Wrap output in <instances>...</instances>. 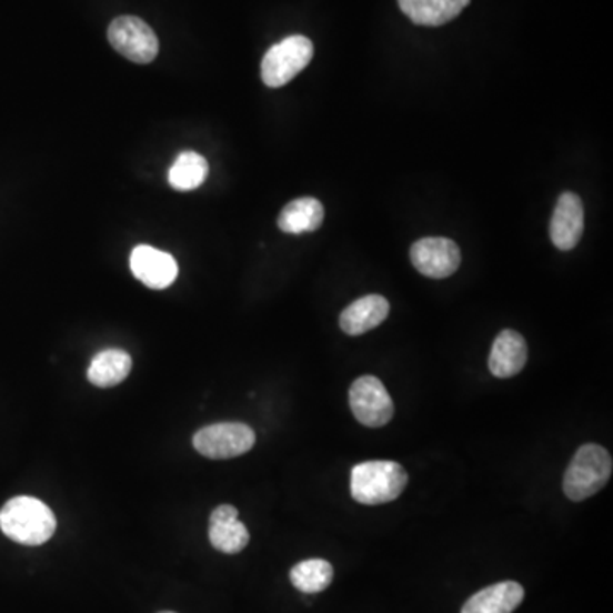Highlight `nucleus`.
I'll list each match as a JSON object with an SVG mask.
<instances>
[{
  "mask_svg": "<svg viewBox=\"0 0 613 613\" xmlns=\"http://www.w3.org/2000/svg\"><path fill=\"white\" fill-rule=\"evenodd\" d=\"M0 530L18 544L41 545L56 533L57 519L43 501L18 496L0 510Z\"/></svg>",
  "mask_w": 613,
  "mask_h": 613,
  "instance_id": "nucleus-1",
  "label": "nucleus"
},
{
  "mask_svg": "<svg viewBox=\"0 0 613 613\" xmlns=\"http://www.w3.org/2000/svg\"><path fill=\"white\" fill-rule=\"evenodd\" d=\"M408 482V472L398 462L370 460L351 471V496L366 506L391 503L404 493Z\"/></svg>",
  "mask_w": 613,
  "mask_h": 613,
  "instance_id": "nucleus-2",
  "label": "nucleus"
},
{
  "mask_svg": "<svg viewBox=\"0 0 613 613\" xmlns=\"http://www.w3.org/2000/svg\"><path fill=\"white\" fill-rule=\"evenodd\" d=\"M612 455L595 443L580 446L564 474V494L571 501H584L595 496L612 475Z\"/></svg>",
  "mask_w": 613,
  "mask_h": 613,
  "instance_id": "nucleus-3",
  "label": "nucleus"
},
{
  "mask_svg": "<svg viewBox=\"0 0 613 613\" xmlns=\"http://www.w3.org/2000/svg\"><path fill=\"white\" fill-rule=\"evenodd\" d=\"M312 57H314V44L309 38L300 34L273 44L261 62V77L264 84L273 89L283 88L311 63Z\"/></svg>",
  "mask_w": 613,
  "mask_h": 613,
  "instance_id": "nucleus-4",
  "label": "nucleus"
},
{
  "mask_svg": "<svg viewBox=\"0 0 613 613\" xmlns=\"http://www.w3.org/2000/svg\"><path fill=\"white\" fill-rule=\"evenodd\" d=\"M111 47L124 59L135 63L153 62L159 53V40L152 28L135 16H120L108 28Z\"/></svg>",
  "mask_w": 613,
  "mask_h": 613,
  "instance_id": "nucleus-5",
  "label": "nucleus"
},
{
  "mask_svg": "<svg viewBox=\"0 0 613 613\" xmlns=\"http://www.w3.org/2000/svg\"><path fill=\"white\" fill-rule=\"evenodd\" d=\"M255 433L244 423H217L193 436V445L207 459L225 460L244 455L254 446Z\"/></svg>",
  "mask_w": 613,
  "mask_h": 613,
  "instance_id": "nucleus-6",
  "label": "nucleus"
},
{
  "mask_svg": "<svg viewBox=\"0 0 613 613\" xmlns=\"http://www.w3.org/2000/svg\"><path fill=\"white\" fill-rule=\"evenodd\" d=\"M350 405L358 423L363 426L382 428L394 418V401L376 376L354 380L350 389Z\"/></svg>",
  "mask_w": 613,
  "mask_h": 613,
  "instance_id": "nucleus-7",
  "label": "nucleus"
},
{
  "mask_svg": "<svg viewBox=\"0 0 613 613\" xmlns=\"http://www.w3.org/2000/svg\"><path fill=\"white\" fill-rule=\"evenodd\" d=\"M459 245L446 238H424L411 248V263L424 277L443 280L459 270Z\"/></svg>",
  "mask_w": 613,
  "mask_h": 613,
  "instance_id": "nucleus-8",
  "label": "nucleus"
},
{
  "mask_svg": "<svg viewBox=\"0 0 613 613\" xmlns=\"http://www.w3.org/2000/svg\"><path fill=\"white\" fill-rule=\"evenodd\" d=\"M130 268L137 280L152 290L168 289L179 273L174 258L152 245H137L130 255Z\"/></svg>",
  "mask_w": 613,
  "mask_h": 613,
  "instance_id": "nucleus-9",
  "label": "nucleus"
},
{
  "mask_svg": "<svg viewBox=\"0 0 613 613\" xmlns=\"http://www.w3.org/2000/svg\"><path fill=\"white\" fill-rule=\"evenodd\" d=\"M584 230L583 201L577 194L566 191L559 197L554 215L551 220L552 244L559 251H571L576 248Z\"/></svg>",
  "mask_w": 613,
  "mask_h": 613,
  "instance_id": "nucleus-10",
  "label": "nucleus"
},
{
  "mask_svg": "<svg viewBox=\"0 0 613 613\" xmlns=\"http://www.w3.org/2000/svg\"><path fill=\"white\" fill-rule=\"evenodd\" d=\"M529 348L525 338L513 329H504L494 340L490 354V370L498 379H511L525 369Z\"/></svg>",
  "mask_w": 613,
  "mask_h": 613,
  "instance_id": "nucleus-11",
  "label": "nucleus"
},
{
  "mask_svg": "<svg viewBox=\"0 0 613 613\" xmlns=\"http://www.w3.org/2000/svg\"><path fill=\"white\" fill-rule=\"evenodd\" d=\"M391 305L382 295H366L354 300L341 312L340 325L348 336H362L379 328L389 318Z\"/></svg>",
  "mask_w": 613,
  "mask_h": 613,
  "instance_id": "nucleus-12",
  "label": "nucleus"
},
{
  "mask_svg": "<svg viewBox=\"0 0 613 613\" xmlns=\"http://www.w3.org/2000/svg\"><path fill=\"white\" fill-rule=\"evenodd\" d=\"M525 599V590L515 581L484 587L465 602L462 613H513Z\"/></svg>",
  "mask_w": 613,
  "mask_h": 613,
  "instance_id": "nucleus-13",
  "label": "nucleus"
},
{
  "mask_svg": "<svg viewBox=\"0 0 613 613\" xmlns=\"http://www.w3.org/2000/svg\"><path fill=\"white\" fill-rule=\"evenodd\" d=\"M471 0H399V8L414 24L443 26L464 11Z\"/></svg>",
  "mask_w": 613,
  "mask_h": 613,
  "instance_id": "nucleus-14",
  "label": "nucleus"
},
{
  "mask_svg": "<svg viewBox=\"0 0 613 613\" xmlns=\"http://www.w3.org/2000/svg\"><path fill=\"white\" fill-rule=\"evenodd\" d=\"M324 222V207L315 198L305 197L290 201L278 217V227L287 234L314 232Z\"/></svg>",
  "mask_w": 613,
  "mask_h": 613,
  "instance_id": "nucleus-15",
  "label": "nucleus"
},
{
  "mask_svg": "<svg viewBox=\"0 0 613 613\" xmlns=\"http://www.w3.org/2000/svg\"><path fill=\"white\" fill-rule=\"evenodd\" d=\"M132 370V358L123 350H104L92 358L88 379L96 388H114L123 382Z\"/></svg>",
  "mask_w": 613,
  "mask_h": 613,
  "instance_id": "nucleus-16",
  "label": "nucleus"
},
{
  "mask_svg": "<svg viewBox=\"0 0 613 613\" xmlns=\"http://www.w3.org/2000/svg\"><path fill=\"white\" fill-rule=\"evenodd\" d=\"M209 162L193 150L179 153L174 164L169 169V184L178 191L197 190L209 175Z\"/></svg>",
  "mask_w": 613,
  "mask_h": 613,
  "instance_id": "nucleus-17",
  "label": "nucleus"
},
{
  "mask_svg": "<svg viewBox=\"0 0 613 613\" xmlns=\"http://www.w3.org/2000/svg\"><path fill=\"white\" fill-rule=\"evenodd\" d=\"M334 570L324 559H306L290 571V581L302 593H321L332 583Z\"/></svg>",
  "mask_w": 613,
  "mask_h": 613,
  "instance_id": "nucleus-18",
  "label": "nucleus"
},
{
  "mask_svg": "<svg viewBox=\"0 0 613 613\" xmlns=\"http://www.w3.org/2000/svg\"><path fill=\"white\" fill-rule=\"evenodd\" d=\"M209 536L213 547L223 554H238L249 544L248 529L239 520L210 523Z\"/></svg>",
  "mask_w": 613,
  "mask_h": 613,
  "instance_id": "nucleus-19",
  "label": "nucleus"
},
{
  "mask_svg": "<svg viewBox=\"0 0 613 613\" xmlns=\"http://www.w3.org/2000/svg\"><path fill=\"white\" fill-rule=\"evenodd\" d=\"M239 511L232 504H220L210 515V523L229 522V520H238Z\"/></svg>",
  "mask_w": 613,
  "mask_h": 613,
  "instance_id": "nucleus-20",
  "label": "nucleus"
},
{
  "mask_svg": "<svg viewBox=\"0 0 613 613\" xmlns=\"http://www.w3.org/2000/svg\"><path fill=\"white\" fill-rule=\"evenodd\" d=\"M161 613H174V612H161Z\"/></svg>",
  "mask_w": 613,
  "mask_h": 613,
  "instance_id": "nucleus-21",
  "label": "nucleus"
}]
</instances>
